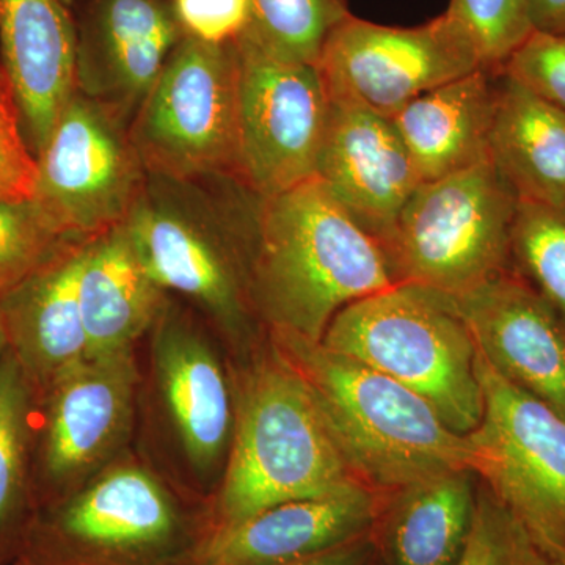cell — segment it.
Instances as JSON below:
<instances>
[{
    "label": "cell",
    "mask_w": 565,
    "mask_h": 565,
    "mask_svg": "<svg viewBox=\"0 0 565 565\" xmlns=\"http://www.w3.org/2000/svg\"><path fill=\"white\" fill-rule=\"evenodd\" d=\"M250 285L269 329L322 341L343 308L397 280L384 244L313 177L262 196Z\"/></svg>",
    "instance_id": "1"
},
{
    "label": "cell",
    "mask_w": 565,
    "mask_h": 565,
    "mask_svg": "<svg viewBox=\"0 0 565 565\" xmlns=\"http://www.w3.org/2000/svg\"><path fill=\"white\" fill-rule=\"evenodd\" d=\"M269 330L275 351L303 379L364 484L392 494L449 471H473L467 435L449 429L433 405L407 386L321 341Z\"/></svg>",
    "instance_id": "2"
},
{
    "label": "cell",
    "mask_w": 565,
    "mask_h": 565,
    "mask_svg": "<svg viewBox=\"0 0 565 565\" xmlns=\"http://www.w3.org/2000/svg\"><path fill=\"white\" fill-rule=\"evenodd\" d=\"M262 196L232 177L173 180L148 173L122 228L163 291L199 303L230 332L258 318L252 256Z\"/></svg>",
    "instance_id": "3"
},
{
    "label": "cell",
    "mask_w": 565,
    "mask_h": 565,
    "mask_svg": "<svg viewBox=\"0 0 565 565\" xmlns=\"http://www.w3.org/2000/svg\"><path fill=\"white\" fill-rule=\"evenodd\" d=\"M273 351L245 379L212 527L234 525L274 505L323 497L360 481L303 379Z\"/></svg>",
    "instance_id": "4"
},
{
    "label": "cell",
    "mask_w": 565,
    "mask_h": 565,
    "mask_svg": "<svg viewBox=\"0 0 565 565\" xmlns=\"http://www.w3.org/2000/svg\"><path fill=\"white\" fill-rule=\"evenodd\" d=\"M321 343L407 386L457 434L481 423L478 348L452 297L397 282L343 308Z\"/></svg>",
    "instance_id": "5"
},
{
    "label": "cell",
    "mask_w": 565,
    "mask_h": 565,
    "mask_svg": "<svg viewBox=\"0 0 565 565\" xmlns=\"http://www.w3.org/2000/svg\"><path fill=\"white\" fill-rule=\"evenodd\" d=\"M203 539L139 467L107 471L33 515L21 565H192Z\"/></svg>",
    "instance_id": "6"
},
{
    "label": "cell",
    "mask_w": 565,
    "mask_h": 565,
    "mask_svg": "<svg viewBox=\"0 0 565 565\" xmlns=\"http://www.w3.org/2000/svg\"><path fill=\"white\" fill-rule=\"evenodd\" d=\"M515 210L490 161L422 182L384 244L397 282L459 297L505 273Z\"/></svg>",
    "instance_id": "7"
},
{
    "label": "cell",
    "mask_w": 565,
    "mask_h": 565,
    "mask_svg": "<svg viewBox=\"0 0 565 565\" xmlns=\"http://www.w3.org/2000/svg\"><path fill=\"white\" fill-rule=\"evenodd\" d=\"M239 65L236 41L184 36L129 132L148 173L173 180H237Z\"/></svg>",
    "instance_id": "8"
},
{
    "label": "cell",
    "mask_w": 565,
    "mask_h": 565,
    "mask_svg": "<svg viewBox=\"0 0 565 565\" xmlns=\"http://www.w3.org/2000/svg\"><path fill=\"white\" fill-rule=\"evenodd\" d=\"M476 363L484 412L467 435L475 475L565 563V418L498 373L479 349Z\"/></svg>",
    "instance_id": "9"
},
{
    "label": "cell",
    "mask_w": 565,
    "mask_h": 565,
    "mask_svg": "<svg viewBox=\"0 0 565 565\" xmlns=\"http://www.w3.org/2000/svg\"><path fill=\"white\" fill-rule=\"evenodd\" d=\"M129 122L74 93L35 156L32 200L63 236L93 239L131 214L148 172Z\"/></svg>",
    "instance_id": "10"
},
{
    "label": "cell",
    "mask_w": 565,
    "mask_h": 565,
    "mask_svg": "<svg viewBox=\"0 0 565 565\" xmlns=\"http://www.w3.org/2000/svg\"><path fill=\"white\" fill-rule=\"evenodd\" d=\"M236 51L237 180L267 199L315 177L329 93L316 63L280 57L245 33Z\"/></svg>",
    "instance_id": "11"
},
{
    "label": "cell",
    "mask_w": 565,
    "mask_h": 565,
    "mask_svg": "<svg viewBox=\"0 0 565 565\" xmlns=\"http://www.w3.org/2000/svg\"><path fill=\"white\" fill-rule=\"evenodd\" d=\"M316 65L330 99L388 118L424 93L482 68L467 33L446 11L414 28L349 13L323 43Z\"/></svg>",
    "instance_id": "12"
},
{
    "label": "cell",
    "mask_w": 565,
    "mask_h": 565,
    "mask_svg": "<svg viewBox=\"0 0 565 565\" xmlns=\"http://www.w3.org/2000/svg\"><path fill=\"white\" fill-rule=\"evenodd\" d=\"M137 371L132 351L87 359L54 382L35 403L43 422L32 497L47 505L73 493L82 476L120 445L132 414ZM41 505V508H43Z\"/></svg>",
    "instance_id": "13"
},
{
    "label": "cell",
    "mask_w": 565,
    "mask_h": 565,
    "mask_svg": "<svg viewBox=\"0 0 565 565\" xmlns=\"http://www.w3.org/2000/svg\"><path fill=\"white\" fill-rule=\"evenodd\" d=\"M76 20L77 92L131 125L184 39L170 0H84Z\"/></svg>",
    "instance_id": "14"
},
{
    "label": "cell",
    "mask_w": 565,
    "mask_h": 565,
    "mask_svg": "<svg viewBox=\"0 0 565 565\" xmlns=\"http://www.w3.org/2000/svg\"><path fill=\"white\" fill-rule=\"evenodd\" d=\"M315 178L382 244L423 182L392 118L333 99Z\"/></svg>",
    "instance_id": "15"
},
{
    "label": "cell",
    "mask_w": 565,
    "mask_h": 565,
    "mask_svg": "<svg viewBox=\"0 0 565 565\" xmlns=\"http://www.w3.org/2000/svg\"><path fill=\"white\" fill-rule=\"evenodd\" d=\"M388 494L362 481L212 527L192 565H282L375 533Z\"/></svg>",
    "instance_id": "16"
},
{
    "label": "cell",
    "mask_w": 565,
    "mask_h": 565,
    "mask_svg": "<svg viewBox=\"0 0 565 565\" xmlns=\"http://www.w3.org/2000/svg\"><path fill=\"white\" fill-rule=\"evenodd\" d=\"M452 299L494 370L565 418V322L553 308L511 270Z\"/></svg>",
    "instance_id": "17"
},
{
    "label": "cell",
    "mask_w": 565,
    "mask_h": 565,
    "mask_svg": "<svg viewBox=\"0 0 565 565\" xmlns=\"http://www.w3.org/2000/svg\"><path fill=\"white\" fill-rule=\"evenodd\" d=\"M85 239H70L35 273L0 299L7 349L18 360L33 396L88 359L77 277Z\"/></svg>",
    "instance_id": "18"
},
{
    "label": "cell",
    "mask_w": 565,
    "mask_h": 565,
    "mask_svg": "<svg viewBox=\"0 0 565 565\" xmlns=\"http://www.w3.org/2000/svg\"><path fill=\"white\" fill-rule=\"evenodd\" d=\"M0 65L39 154L76 93V20L61 0H0Z\"/></svg>",
    "instance_id": "19"
},
{
    "label": "cell",
    "mask_w": 565,
    "mask_h": 565,
    "mask_svg": "<svg viewBox=\"0 0 565 565\" xmlns=\"http://www.w3.org/2000/svg\"><path fill=\"white\" fill-rule=\"evenodd\" d=\"M154 356L167 408L189 459L200 470L221 460L232 433V399L210 345L173 311L158 319Z\"/></svg>",
    "instance_id": "20"
},
{
    "label": "cell",
    "mask_w": 565,
    "mask_h": 565,
    "mask_svg": "<svg viewBox=\"0 0 565 565\" xmlns=\"http://www.w3.org/2000/svg\"><path fill=\"white\" fill-rule=\"evenodd\" d=\"M77 296L88 359L132 351L166 308V291L145 269L122 225L85 243Z\"/></svg>",
    "instance_id": "21"
},
{
    "label": "cell",
    "mask_w": 565,
    "mask_h": 565,
    "mask_svg": "<svg viewBox=\"0 0 565 565\" xmlns=\"http://www.w3.org/2000/svg\"><path fill=\"white\" fill-rule=\"evenodd\" d=\"M497 74L476 70L424 93L392 118L422 181L489 161Z\"/></svg>",
    "instance_id": "22"
},
{
    "label": "cell",
    "mask_w": 565,
    "mask_h": 565,
    "mask_svg": "<svg viewBox=\"0 0 565 565\" xmlns=\"http://www.w3.org/2000/svg\"><path fill=\"white\" fill-rule=\"evenodd\" d=\"M489 161L516 202L565 207V110L498 73Z\"/></svg>",
    "instance_id": "23"
},
{
    "label": "cell",
    "mask_w": 565,
    "mask_h": 565,
    "mask_svg": "<svg viewBox=\"0 0 565 565\" xmlns=\"http://www.w3.org/2000/svg\"><path fill=\"white\" fill-rule=\"evenodd\" d=\"M475 473L449 471L386 497L375 527L392 565H457L470 537Z\"/></svg>",
    "instance_id": "24"
},
{
    "label": "cell",
    "mask_w": 565,
    "mask_h": 565,
    "mask_svg": "<svg viewBox=\"0 0 565 565\" xmlns=\"http://www.w3.org/2000/svg\"><path fill=\"white\" fill-rule=\"evenodd\" d=\"M35 396L6 349L0 355V565L20 556L33 515L31 465Z\"/></svg>",
    "instance_id": "25"
},
{
    "label": "cell",
    "mask_w": 565,
    "mask_h": 565,
    "mask_svg": "<svg viewBox=\"0 0 565 565\" xmlns=\"http://www.w3.org/2000/svg\"><path fill=\"white\" fill-rule=\"evenodd\" d=\"M509 270L565 322V207L516 202Z\"/></svg>",
    "instance_id": "26"
},
{
    "label": "cell",
    "mask_w": 565,
    "mask_h": 565,
    "mask_svg": "<svg viewBox=\"0 0 565 565\" xmlns=\"http://www.w3.org/2000/svg\"><path fill=\"white\" fill-rule=\"evenodd\" d=\"M349 13L345 0H250L244 33L280 57L316 63L323 43Z\"/></svg>",
    "instance_id": "27"
},
{
    "label": "cell",
    "mask_w": 565,
    "mask_h": 565,
    "mask_svg": "<svg viewBox=\"0 0 565 565\" xmlns=\"http://www.w3.org/2000/svg\"><path fill=\"white\" fill-rule=\"evenodd\" d=\"M457 565H565L482 482L473 525Z\"/></svg>",
    "instance_id": "28"
},
{
    "label": "cell",
    "mask_w": 565,
    "mask_h": 565,
    "mask_svg": "<svg viewBox=\"0 0 565 565\" xmlns=\"http://www.w3.org/2000/svg\"><path fill=\"white\" fill-rule=\"evenodd\" d=\"M533 0H449L446 13L467 33L482 68L500 73L534 31Z\"/></svg>",
    "instance_id": "29"
},
{
    "label": "cell",
    "mask_w": 565,
    "mask_h": 565,
    "mask_svg": "<svg viewBox=\"0 0 565 565\" xmlns=\"http://www.w3.org/2000/svg\"><path fill=\"white\" fill-rule=\"evenodd\" d=\"M70 239L33 200H0V299Z\"/></svg>",
    "instance_id": "30"
},
{
    "label": "cell",
    "mask_w": 565,
    "mask_h": 565,
    "mask_svg": "<svg viewBox=\"0 0 565 565\" xmlns=\"http://www.w3.org/2000/svg\"><path fill=\"white\" fill-rule=\"evenodd\" d=\"M500 73L565 110V32H531Z\"/></svg>",
    "instance_id": "31"
},
{
    "label": "cell",
    "mask_w": 565,
    "mask_h": 565,
    "mask_svg": "<svg viewBox=\"0 0 565 565\" xmlns=\"http://www.w3.org/2000/svg\"><path fill=\"white\" fill-rule=\"evenodd\" d=\"M36 159L28 139L17 93L0 65V200H32Z\"/></svg>",
    "instance_id": "32"
},
{
    "label": "cell",
    "mask_w": 565,
    "mask_h": 565,
    "mask_svg": "<svg viewBox=\"0 0 565 565\" xmlns=\"http://www.w3.org/2000/svg\"><path fill=\"white\" fill-rule=\"evenodd\" d=\"M188 39L207 44L233 43L247 31L250 0H170Z\"/></svg>",
    "instance_id": "33"
},
{
    "label": "cell",
    "mask_w": 565,
    "mask_h": 565,
    "mask_svg": "<svg viewBox=\"0 0 565 565\" xmlns=\"http://www.w3.org/2000/svg\"><path fill=\"white\" fill-rule=\"evenodd\" d=\"M375 550H377V541L373 533L337 546V548L282 565H370L374 559Z\"/></svg>",
    "instance_id": "34"
},
{
    "label": "cell",
    "mask_w": 565,
    "mask_h": 565,
    "mask_svg": "<svg viewBox=\"0 0 565 565\" xmlns=\"http://www.w3.org/2000/svg\"><path fill=\"white\" fill-rule=\"evenodd\" d=\"M534 31L565 32V0H533Z\"/></svg>",
    "instance_id": "35"
},
{
    "label": "cell",
    "mask_w": 565,
    "mask_h": 565,
    "mask_svg": "<svg viewBox=\"0 0 565 565\" xmlns=\"http://www.w3.org/2000/svg\"><path fill=\"white\" fill-rule=\"evenodd\" d=\"M7 349V341H6V334H3L2 330V323H0V355H2V352Z\"/></svg>",
    "instance_id": "36"
},
{
    "label": "cell",
    "mask_w": 565,
    "mask_h": 565,
    "mask_svg": "<svg viewBox=\"0 0 565 565\" xmlns=\"http://www.w3.org/2000/svg\"><path fill=\"white\" fill-rule=\"evenodd\" d=\"M63 6L68 7L70 10H73L77 3L84 2V0H61Z\"/></svg>",
    "instance_id": "37"
},
{
    "label": "cell",
    "mask_w": 565,
    "mask_h": 565,
    "mask_svg": "<svg viewBox=\"0 0 565 565\" xmlns=\"http://www.w3.org/2000/svg\"><path fill=\"white\" fill-rule=\"evenodd\" d=\"M370 565H375V564H374V559H373V561H371Z\"/></svg>",
    "instance_id": "38"
}]
</instances>
